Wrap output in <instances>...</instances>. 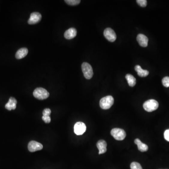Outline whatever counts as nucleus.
Listing matches in <instances>:
<instances>
[{
    "label": "nucleus",
    "instance_id": "1",
    "mask_svg": "<svg viewBox=\"0 0 169 169\" xmlns=\"http://www.w3.org/2000/svg\"><path fill=\"white\" fill-rule=\"evenodd\" d=\"M114 98L112 96L108 95L103 97L100 101V106L101 108L104 110H108L111 108L114 104Z\"/></svg>",
    "mask_w": 169,
    "mask_h": 169
},
{
    "label": "nucleus",
    "instance_id": "2",
    "mask_svg": "<svg viewBox=\"0 0 169 169\" xmlns=\"http://www.w3.org/2000/svg\"><path fill=\"white\" fill-rule=\"evenodd\" d=\"M158 106V102L154 99H150L146 101L144 103L143 105V108L146 111L149 112L157 110Z\"/></svg>",
    "mask_w": 169,
    "mask_h": 169
},
{
    "label": "nucleus",
    "instance_id": "3",
    "mask_svg": "<svg viewBox=\"0 0 169 169\" xmlns=\"http://www.w3.org/2000/svg\"><path fill=\"white\" fill-rule=\"evenodd\" d=\"M33 95L36 98L41 100L47 99L50 96V94L47 90L41 87L36 89L33 92Z\"/></svg>",
    "mask_w": 169,
    "mask_h": 169
},
{
    "label": "nucleus",
    "instance_id": "4",
    "mask_svg": "<svg viewBox=\"0 0 169 169\" xmlns=\"http://www.w3.org/2000/svg\"><path fill=\"white\" fill-rule=\"evenodd\" d=\"M81 67L85 78L87 80L91 79L93 77L94 73H93V68L91 65L87 62H83Z\"/></svg>",
    "mask_w": 169,
    "mask_h": 169
},
{
    "label": "nucleus",
    "instance_id": "5",
    "mask_svg": "<svg viewBox=\"0 0 169 169\" xmlns=\"http://www.w3.org/2000/svg\"><path fill=\"white\" fill-rule=\"evenodd\" d=\"M111 135L117 140H122L126 137V133L120 128H114L111 131Z\"/></svg>",
    "mask_w": 169,
    "mask_h": 169
},
{
    "label": "nucleus",
    "instance_id": "6",
    "mask_svg": "<svg viewBox=\"0 0 169 169\" xmlns=\"http://www.w3.org/2000/svg\"><path fill=\"white\" fill-rule=\"evenodd\" d=\"M104 34L105 37L110 42H114L116 40V34L111 28H107L105 29Z\"/></svg>",
    "mask_w": 169,
    "mask_h": 169
},
{
    "label": "nucleus",
    "instance_id": "7",
    "mask_svg": "<svg viewBox=\"0 0 169 169\" xmlns=\"http://www.w3.org/2000/svg\"><path fill=\"white\" fill-rule=\"evenodd\" d=\"M86 125L83 122H78L76 123L74 127V133L77 135L83 134L86 131Z\"/></svg>",
    "mask_w": 169,
    "mask_h": 169
},
{
    "label": "nucleus",
    "instance_id": "8",
    "mask_svg": "<svg viewBox=\"0 0 169 169\" xmlns=\"http://www.w3.org/2000/svg\"><path fill=\"white\" fill-rule=\"evenodd\" d=\"M28 149L29 151L31 152H35V151L41 150L43 149V145L41 143H39L37 141H30L28 143Z\"/></svg>",
    "mask_w": 169,
    "mask_h": 169
},
{
    "label": "nucleus",
    "instance_id": "9",
    "mask_svg": "<svg viewBox=\"0 0 169 169\" xmlns=\"http://www.w3.org/2000/svg\"><path fill=\"white\" fill-rule=\"evenodd\" d=\"M41 20V15L39 12H33L31 14L28 21L29 25H34L39 23Z\"/></svg>",
    "mask_w": 169,
    "mask_h": 169
},
{
    "label": "nucleus",
    "instance_id": "10",
    "mask_svg": "<svg viewBox=\"0 0 169 169\" xmlns=\"http://www.w3.org/2000/svg\"><path fill=\"white\" fill-rule=\"evenodd\" d=\"M137 40L140 46L142 47H146L148 46L149 39L145 35L139 34L137 36Z\"/></svg>",
    "mask_w": 169,
    "mask_h": 169
},
{
    "label": "nucleus",
    "instance_id": "11",
    "mask_svg": "<svg viewBox=\"0 0 169 169\" xmlns=\"http://www.w3.org/2000/svg\"><path fill=\"white\" fill-rule=\"evenodd\" d=\"M107 145L106 142L102 140H99L97 142L96 146L99 149V155L104 154L107 151Z\"/></svg>",
    "mask_w": 169,
    "mask_h": 169
},
{
    "label": "nucleus",
    "instance_id": "12",
    "mask_svg": "<svg viewBox=\"0 0 169 169\" xmlns=\"http://www.w3.org/2000/svg\"><path fill=\"white\" fill-rule=\"evenodd\" d=\"M77 34V32L75 28H69L65 32L64 36L65 39H67V40H71V39H73L76 36Z\"/></svg>",
    "mask_w": 169,
    "mask_h": 169
},
{
    "label": "nucleus",
    "instance_id": "13",
    "mask_svg": "<svg viewBox=\"0 0 169 169\" xmlns=\"http://www.w3.org/2000/svg\"><path fill=\"white\" fill-rule=\"evenodd\" d=\"M17 101L14 97H11L9 99V101L5 105V108L9 110H15L16 108Z\"/></svg>",
    "mask_w": 169,
    "mask_h": 169
},
{
    "label": "nucleus",
    "instance_id": "14",
    "mask_svg": "<svg viewBox=\"0 0 169 169\" xmlns=\"http://www.w3.org/2000/svg\"><path fill=\"white\" fill-rule=\"evenodd\" d=\"M135 144L138 146V150L141 152H146L148 150L149 147L144 143H142L139 139H136L134 140Z\"/></svg>",
    "mask_w": 169,
    "mask_h": 169
},
{
    "label": "nucleus",
    "instance_id": "15",
    "mask_svg": "<svg viewBox=\"0 0 169 169\" xmlns=\"http://www.w3.org/2000/svg\"><path fill=\"white\" fill-rule=\"evenodd\" d=\"M28 53V49L26 47H23L21 49H20L17 52L16 54L15 57L17 59H20L24 58L25 56H27Z\"/></svg>",
    "mask_w": 169,
    "mask_h": 169
},
{
    "label": "nucleus",
    "instance_id": "16",
    "mask_svg": "<svg viewBox=\"0 0 169 169\" xmlns=\"http://www.w3.org/2000/svg\"><path fill=\"white\" fill-rule=\"evenodd\" d=\"M135 70L137 71L138 75L140 77H145L149 74V71L143 70L140 65H136L135 67Z\"/></svg>",
    "mask_w": 169,
    "mask_h": 169
},
{
    "label": "nucleus",
    "instance_id": "17",
    "mask_svg": "<svg viewBox=\"0 0 169 169\" xmlns=\"http://www.w3.org/2000/svg\"><path fill=\"white\" fill-rule=\"evenodd\" d=\"M125 78L127 80V82L129 86L133 87L135 85L136 83V79L134 77V76L130 74H127L125 76Z\"/></svg>",
    "mask_w": 169,
    "mask_h": 169
},
{
    "label": "nucleus",
    "instance_id": "18",
    "mask_svg": "<svg viewBox=\"0 0 169 169\" xmlns=\"http://www.w3.org/2000/svg\"><path fill=\"white\" fill-rule=\"evenodd\" d=\"M65 2L70 5L75 6L80 4L81 1L80 0H65Z\"/></svg>",
    "mask_w": 169,
    "mask_h": 169
},
{
    "label": "nucleus",
    "instance_id": "19",
    "mask_svg": "<svg viewBox=\"0 0 169 169\" xmlns=\"http://www.w3.org/2000/svg\"><path fill=\"white\" fill-rule=\"evenodd\" d=\"M131 169H142L141 165L137 162L134 161L131 164Z\"/></svg>",
    "mask_w": 169,
    "mask_h": 169
},
{
    "label": "nucleus",
    "instance_id": "20",
    "mask_svg": "<svg viewBox=\"0 0 169 169\" xmlns=\"http://www.w3.org/2000/svg\"><path fill=\"white\" fill-rule=\"evenodd\" d=\"M162 84L165 87H169V77H165L162 80Z\"/></svg>",
    "mask_w": 169,
    "mask_h": 169
},
{
    "label": "nucleus",
    "instance_id": "21",
    "mask_svg": "<svg viewBox=\"0 0 169 169\" xmlns=\"http://www.w3.org/2000/svg\"><path fill=\"white\" fill-rule=\"evenodd\" d=\"M136 2L142 7H145L147 5V1L146 0H137Z\"/></svg>",
    "mask_w": 169,
    "mask_h": 169
},
{
    "label": "nucleus",
    "instance_id": "22",
    "mask_svg": "<svg viewBox=\"0 0 169 169\" xmlns=\"http://www.w3.org/2000/svg\"><path fill=\"white\" fill-rule=\"evenodd\" d=\"M51 111L50 109L47 108V109H44L43 111V116H50V115Z\"/></svg>",
    "mask_w": 169,
    "mask_h": 169
},
{
    "label": "nucleus",
    "instance_id": "23",
    "mask_svg": "<svg viewBox=\"0 0 169 169\" xmlns=\"http://www.w3.org/2000/svg\"><path fill=\"white\" fill-rule=\"evenodd\" d=\"M164 139L166 140L167 141H169V129L166 130L164 131Z\"/></svg>",
    "mask_w": 169,
    "mask_h": 169
},
{
    "label": "nucleus",
    "instance_id": "24",
    "mask_svg": "<svg viewBox=\"0 0 169 169\" xmlns=\"http://www.w3.org/2000/svg\"><path fill=\"white\" fill-rule=\"evenodd\" d=\"M42 119L46 123H50L51 122V118L50 116H42Z\"/></svg>",
    "mask_w": 169,
    "mask_h": 169
}]
</instances>
